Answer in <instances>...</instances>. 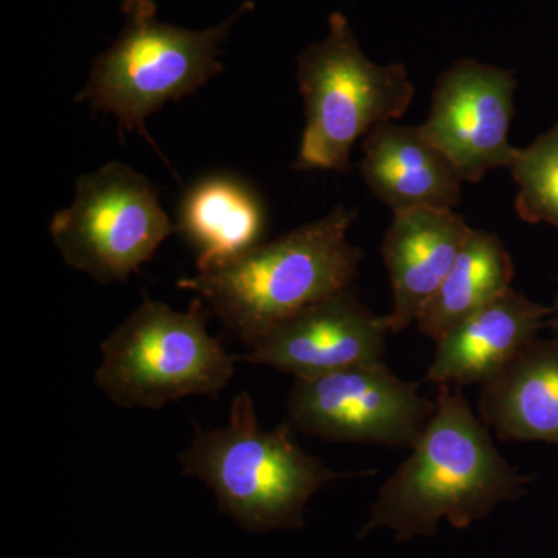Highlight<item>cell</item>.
I'll return each instance as SVG.
<instances>
[{
	"label": "cell",
	"instance_id": "1",
	"mask_svg": "<svg viewBox=\"0 0 558 558\" xmlns=\"http://www.w3.org/2000/svg\"><path fill=\"white\" fill-rule=\"evenodd\" d=\"M531 480L499 453L461 388L442 385L435 413L380 487L359 538L379 527L391 529L399 542L433 537L442 519L469 527L499 502L519 501Z\"/></svg>",
	"mask_w": 558,
	"mask_h": 558
},
{
	"label": "cell",
	"instance_id": "2",
	"mask_svg": "<svg viewBox=\"0 0 558 558\" xmlns=\"http://www.w3.org/2000/svg\"><path fill=\"white\" fill-rule=\"evenodd\" d=\"M357 209L336 207L314 222L182 278L223 328L250 347L282 319L352 288L363 250L348 240Z\"/></svg>",
	"mask_w": 558,
	"mask_h": 558
},
{
	"label": "cell",
	"instance_id": "3",
	"mask_svg": "<svg viewBox=\"0 0 558 558\" xmlns=\"http://www.w3.org/2000/svg\"><path fill=\"white\" fill-rule=\"evenodd\" d=\"M288 422L259 427L247 391L231 402L229 424L205 429L194 424L190 446L179 454L183 475L199 480L223 513L253 534L304 526L307 505L332 481L359 476L333 472L301 449Z\"/></svg>",
	"mask_w": 558,
	"mask_h": 558
},
{
	"label": "cell",
	"instance_id": "4",
	"mask_svg": "<svg viewBox=\"0 0 558 558\" xmlns=\"http://www.w3.org/2000/svg\"><path fill=\"white\" fill-rule=\"evenodd\" d=\"M204 301L178 311L145 300L102 340L94 381L124 410H161L191 396L218 399L236 373V357L208 330Z\"/></svg>",
	"mask_w": 558,
	"mask_h": 558
},
{
	"label": "cell",
	"instance_id": "5",
	"mask_svg": "<svg viewBox=\"0 0 558 558\" xmlns=\"http://www.w3.org/2000/svg\"><path fill=\"white\" fill-rule=\"evenodd\" d=\"M296 80L306 123L295 171L348 172L355 142L402 119L414 100L405 65L371 61L339 11L330 14L328 36L300 54Z\"/></svg>",
	"mask_w": 558,
	"mask_h": 558
},
{
	"label": "cell",
	"instance_id": "6",
	"mask_svg": "<svg viewBox=\"0 0 558 558\" xmlns=\"http://www.w3.org/2000/svg\"><path fill=\"white\" fill-rule=\"evenodd\" d=\"M252 9V2L244 3L222 24L196 32L157 20L154 0H124L123 32L92 62L89 80L75 100L112 113L123 130L138 131L150 142L146 119L223 72L220 44L234 21Z\"/></svg>",
	"mask_w": 558,
	"mask_h": 558
},
{
	"label": "cell",
	"instance_id": "7",
	"mask_svg": "<svg viewBox=\"0 0 558 558\" xmlns=\"http://www.w3.org/2000/svg\"><path fill=\"white\" fill-rule=\"evenodd\" d=\"M49 230L68 266L112 284L137 274L175 233V223L146 175L109 161L80 175L72 204L54 213Z\"/></svg>",
	"mask_w": 558,
	"mask_h": 558
},
{
	"label": "cell",
	"instance_id": "8",
	"mask_svg": "<svg viewBox=\"0 0 558 558\" xmlns=\"http://www.w3.org/2000/svg\"><path fill=\"white\" fill-rule=\"evenodd\" d=\"M436 411L418 385L381 362L293 379L289 424L329 442L413 449Z\"/></svg>",
	"mask_w": 558,
	"mask_h": 558
},
{
	"label": "cell",
	"instance_id": "9",
	"mask_svg": "<svg viewBox=\"0 0 558 558\" xmlns=\"http://www.w3.org/2000/svg\"><path fill=\"white\" fill-rule=\"evenodd\" d=\"M519 81L512 70L459 60L436 80L425 137L457 168L462 182L478 183L488 171L510 168L509 142Z\"/></svg>",
	"mask_w": 558,
	"mask_h": 558
},
{
	"label": "cell",
	"instance_id": "10",
	"mask_svg": "<svg viewBox=\"0 0 558 558\" xmlns=\"http://www.w3.org/2000/svg\"><path fill=\"white\" fill-rule=\"evenodd\" d=\"M389 329L348 289L282 319L242 357L293 379L322 376L351 366L381 362Z\"/></svg>",
	"mask_w": 558,
	"mask_h": 558
},
{
	"label": "cell",
	"instance_id": "11",
	"mask_svg": "<svg viewBox=\"0 0 558 558\" xmlns=\"http://www.w3.org/2000/svg\"><path fill=\"white\" fill-rule=\"evenodd\" d=\"M472 230L454 209L392 213L380 245L392 292L391 311L385 315L389 333L417 322Z\"/></svg>",
	"mask_w": 558,
	"mask_h": 558
},
{
	"label": "cell",
	"instance_id": "12",
	"mask_svg": "<svg viewBox=\"0 0 558 558\" xmlns=\"http://www.w3.org/2000/svg\"><path fill=\"white\" fill-rule=\"evenodd\" d=\"M550 306L512 288L462 319L436 341L427 380L442 387L484 385L549 328Z\"/></svg>",
	"mask_w": 558,
	"mask_h": 558
},
{
	"label": "cell",
	"instance_id": "13",
	"mask_svg": "<svg viewBox=\"0 0 558 558\" xmlns=\"http://www.w3.org/2000/svg\"><path fill=\"white\" fill-rule=\"evenodd\" d=\"M362 149L360 174L392 213L454 209L461 202V175L421 126L377 124L363 137Z\"/></svg>",
	"mask_w": 558,
	"mask_h": 558
},
{
	"label": "cell",
	"instance_id": "14",
	"mask_svg": "<svg viewBox=\"0 0 558 558\" xmlns=\"http://www.w3.org/2000/svg\"><path fill=\"white\" fill-rule=\"evenodd\" d=\"M267 208L258 190L233 172H209L183 193L175 233L196 253L204 271L264 242Z\"/></svg>",
	"mask_w": 558,
	"mask_h": 558
},
{
	"label": "cell",
	"instance_id": "15",
	"mask_svg": "<svg viewBox=\"0 0 558 558\" xmlns=\"http://www.w3.org/2000/svg\"><path fill=\"white\" fill-rule=\"evenodd\" d=\"M478 413L498 439L558 447V333L532 340L481 385Z\"/></svg>",
	"mask_w": 558,
	"mask_h": 558
},
{
	"label": "cell",
	"instance_id": "16",
	"mask_svg": "<svg viewBox=\"0 0 558 558\" xmlns=\"http://www.w3.org/2000/svg\"><path fill=\"white\" fill-rule=\"evenodd\" d=\"M512 256L497 234L472 230L453 267L418 315L417 329L438 341L447 330L512 288Z\"/></svg>",
	"mask_w": 558,
	"mask_h": 558
},
{
	"label": "cell",
	"instance_id": "17",
	"mask_svg": "<svg viewBox=\"0 0 558 558\" xmlns=\"http://www.w3.org/2000/svg\"><path fill=\"white\" fill-rule=\"evenodd\" d=\"M510 174L519 185L515 211L524 222L558 230V123L517 150Z\"/></svg>",
	"mask_w": 558,
	"mask_h": 558
},
{
	"label": "cell",
	"instance_id": "18",
	"mask_svg": "<svg viewBox=\"0 0 558 558\" xmlns=\"http://www.w3.org/2000/svg\"><path fill=\"white\" fill-rule=\"evenodd\" d=\"M549 328L558 330V292L550 306Z\"/></svg>",
	"mask_w": 558,
	"mask_h": 558
}]
</instances>
